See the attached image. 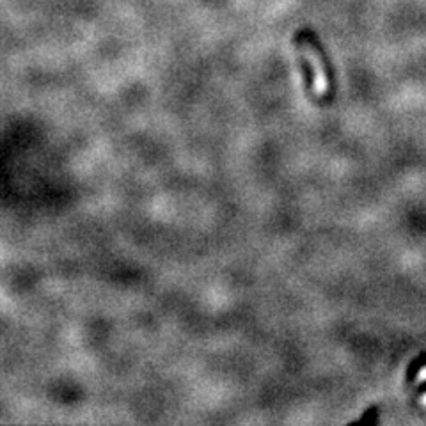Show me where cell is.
<instances>
[{"mask_svg":"<svg viewBox=\"0 0 426 426\" xmlns=\"http://www.w3.org/2000/svg\"><path fill=\"white\" fill-rule=\"evenodd\" d=\"M302 52H304L307 62L311 65V69H313L314 91H317L318 95H325L328 91V79L324 62H321V57L318 55V52L309 45V43H304V45H302Z\"/></svg>","mask_w":426,"mask_h":426,"instance_id":"1","label":"cell"},{"mask_svg":"<svg viewBox=\"0 0 426 426\" xmlns=\"http://www.w3.org/2000/svg\"><path fill=\"white\" fill-rule=\"evenodd\" d=\"M422 401H425V405H426V394H425V400H422Z\"/></svg>","mask_w":426,"mask_h":426,"instance_id":"2","label":"cell"}]
</instances>
